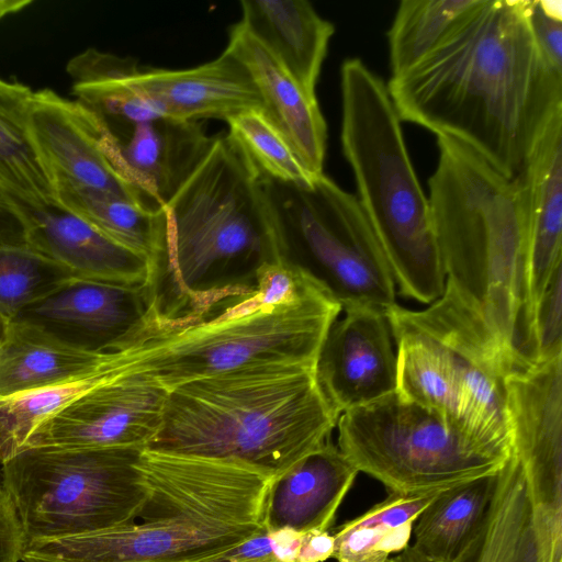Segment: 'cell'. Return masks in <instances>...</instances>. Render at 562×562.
<instances>
[{
  "mask_svg": "<svg viewBox=\"0 0 562 562\" xmlns=\"http://www.w3.org/2000/svg\"><path fill=\"white\" fill-rule=\"evenodd\" d=\"M302 532L269 531L263 526L251 537L209 562H296Z\"/></svg>",
  "mask_w": 562,
  "mask_h": 562,
  "instance_id": "obj_34",
  "label": "cell"
},
{
  "mask_svg": "<svg viewBox=\"0 0 562 562\" xmlns=\"http://www.w3.org/2000/svg\"><path fill=\"white\" fill-rule=\"evenodd\" d=\"M496 476L442 491L417 518L412 549L430 562H460L484 526Z\"/></svg>",
  "mask_w": 562,
  "mask_h": 562,
  "instance_id": "obj_24",
  "label": "cell"
},
{
  "mask_svg": "<svg viewBox=\"0 0 562 562\" xmlns=\"http://www.w3.org/2000/svg\"><path fill=\"white\" fill-rule=\"evenodd\" d=\"M226 123V136L260 180L303 186L315 177L262 109L245 111Z\"/></svg>",
  "mask_w": 562,
  "mask_h": 562,
  "instance_id": "obj_31",
  "label": "cell"
},
{
  "mask_svg": "<svg viewBox=\"0 0 562 562\" xmlns=\"http://www.w3.org/2000/svg\"><path fill=\"white\" fill-rule=\"evenodd\" d=\"M166 394L159 387L137 381L105 383L40 420L21 452L146 448L159 428Z\"/></svg>",
  "mask_w": 562,
  "mask_h": 562,
  "instance_id": "obj_13",
  "label": "cell"
},
{
  "mask_svg": "<svg viewBox=\"0 0 562 562\" xmlns=\"http://www.w3.org/2000/svg\"><path fill=\"white\" fill-rule=\"evenodd\" d=\"M442 491L389 492L383 501L339 526L333 535L331 558L337 562H390L392 554L411 544L417 518Z\"/></svg>",
  "mask_w": 562,
  "mask_h": 562,
  "instance_id": "obj_26",
  "label": "cell"
},
{
  "mask_svg": "<svg viewBox=\"0 0 562 562\" xmlns=\"http://www.w3.org/2000/svg\"><path fill=\"white\" fill-rule=\"evenodd\" d=\"M337 427L340 451L390 492L446 490L496 475L510 459L397 391L342 413Z\"/></svg>",
  "mask_w": 562,
  "mask_h": 562,
  "instance_id": "obj_11",
  "label": "cell"
},
{
  "mask_svg": "<svg viewBox=\"0 0 562 562\" xmlns=\"http://www.w3.org/2000/svg\"><path fill=\"white\" fill-rule=\"evenodd\" d=\"M338 418L315 366H247L167 392L146 449L237 461L274 477L328 441Z\"/></svg>",
  "mask_w": 562,
  "mask_h": 562,
  "instance_id": "obj_4",
  "label": "cell"
},
{
  "mask_svg": "<svg viewBox=\"0 0 562 562\" xmlns=\"http://www.w3.org/2000/svg\"><path fill=\"white\" fill-rule=\"evenodd\" d=\"M340 140L353 173L356 198L400 293L430 304L442 294L447 277L428 196L387 86L360 58H348L340 68Z\"/></svg>",
  "mask_w": 562,
  "mask_h": 562,
  "instance_id": "obj_7",
  "label": "cell"
},
{
  "mask_svg": "<svg viewBox=\"0 0 562 562\" xmlns=\"http://www.w3.org/2000/svg\"><path fill=\"white\" fill-rule=\"evenodd\" d=\"M144 448L31 449L1 464L26 541L133 524L148 494Z\"/></svg>",
  "mask_w": 562,
  "mask_h": 562,
  "instance_id": "obj_9",
  "label": "cell"
},
{
  "mask_svg": "<svg viewBox=\"0 0 562 562\" xmlns=\"http://www.w3.org/2000/svg\"><path fill=\"white\" fill-rule=\"evenodd\" d=\"M506 405L531 526L562 529V356L538 363L515 361L506 376Z\"/></svg>",
  "mask_w": 562,
  "mask_h": 562,
  "instance_id": "obj_12",
  "label": "cell"
},
{
  "mask_svg": "<svg viewBox=\"0 0 562 562\" xmlns=\"http://www.w3.org/2000/svg\"><path fill=\"white\" fill-rule=\"evenodd\" d=\"M559 356H562V267L555 271L535 311L525 363L544 362Z\"/></svg>",
  "mask_w": 562,
  "mask_h": 562,
  "instance_id": "obj_33",
  "label": "cell"
},
{
  "mask_svg": "<svg viewBox=\"0 0 562 562\" xmlns=\"http://www.w3.org/2000/svg\"><path fill=\"white\" fill-rule=\"evenodd\" d=\"M46 265L27 247L0 246V321L4 325L26 305L42 301L40 267Z\"/></svg>",
  "mask_w": 562,
  "mask_h": 562,
  "instance_id": "obj_32",
  "label": "cell"
},
{
  "mask_svg": "<svg viewBox=\"0 0 562 562\" xmlns=\"http://www.w3.org/2000/svg\"><path fill=\"white\" fill-rule=\"evenodd\" d=\"M358 473L329 439L270 480L262 526L269 531H328Z\"/></svg>",
  "mask_w": 562,
  "mask_h": 562,
  "instance_id": "obj_20",
  "label": "cell"
},
{
  "mask_svg": "<svg viewBox=\"0 0 562 562\" xmlns=\"http://www.w3.org/2000/svg\"><path fill=\"white\" fill-rule=\"evenodd\" d=\"M396 346L397 389L493 454L509 459L506 376L515 362L480 313L446 280L422 311L385 312Z\"/></svg>",
  "mask_w": 562,
  "mask_h": 562,
  "instance_id": "obj_8",
  "label": "cell"
},
{
  "mask_svg": "<svg viewBox=\"0 0 562 562\" xmlns=\"http://www.w3.org/2000/svg\"><path fill=\"white\" fill-rule=\"evenodd\" d=\"M554 2L529 0V21L546 59L562 72V13Z\"/></svg>",
  "mask_w": 562,
  "mask_h": 562,
  "instance_id": "obj_35",
  "label": "cell"
},
{
  "mask_svg": "<svg viewBox=\"0 0 562 562\" xmlns=\"http://www.w3.org/2000/svg\"><path fill=\"white\" fill-rule=\"evenodd\" d=\"M26 225V246L64 273L58 290L75 282L150 288L153 271L142 256L111 240L58 202L31 203L12 196Z\"/></svg>",
  "mask_w": 562,
  "mask_h": 562,
  "instance_id": "obj_14",
  "label": "cell"
},
{
  "mask_svg": "<svg viewBox=\"0 0 562 562\" xmlns=\"http://www.w3.org/2000/svg\"><path fill=\"white\" fill-rule=\"evenodd\" d=\"M515 180L526 214L516 338L527 345L537 305L562 267V112L551 120Z\"/></svg>",
  "mask_w": 562,
  "mask_h": 562,
  "instance_id": "obj_15",
  "label": "cell"
},
{
  "mask_svg": "<svg viewBox=\"0 0 562 562\" xmlns=\"http://www.w3.org/2000/svg\"><path fill=\"white\" fill-rule=\"evenodd\" d=\"M32 0H0V21L10 14L22 11Z\"/></svg>",
  "mask_w": 562,
  "mask_h": 562,
  "instance_id": "obj_39",
  "label": "cell"
},
{
  "mask_svg": "<svg viewBox=\"0 0 562 562\" xmlns=\"http://www.w3.org/2000/svg\"><path fill=\"white\" fill-rule=\"evenodd\" d=\"M238 22L313 98L335 33L305 0H241Z\"/></svg>",
  "mask_w": 562,
  "mask_h": 562,
  "instance_id": "obj_22",
  "label": "cell"
},
{
  "mask_svg": "<svg viewBox=\"0 0 562 562\" xmlns=\"http://www.w3.org/2000/svg\"><path fill=\"white\" fill-rule=\"evenodd\" d=\"M29 124L53 187L61 181L153 205L117 171L99 122L77 101L50 89L35 91L29 104Z\"/></svg>",
  "mask_w": 562,
  "mask_h": 562,
  "instance_id": "obj_17",
  "label": "cell"
},
{
  "mask_svg": "<svg viewBox=\"0 0 562 562\" xmlns=\"http://www.w3.org/2000/svg\"><path fill=\"white\" fill-rule=\"evenodd\" d=\"M99 124L106 153L117 171L159 207L189 179L215 138L195 121L167 115L133 123Z\"/></svg>",
  "mask_w": 562,
  "mask_h": 562,
  "instance_id": "obj_18",
  "label": "cell"
},
{
  "mask_svg": "<svg viewBox=\"0 0 562 562\" xmlns=\"http://www.w3.org/2000/svg\"><path fill=\"white\" fill-rule=\"evenodd\" d=\"M148 286L75 282L40 301L35 312L103 337L104 345L136 326L150 308Z\"/></svg>",
  "mask_w": 562,
  "mask_h": 562,
  "instance_id": "obj_27",
  "label": "cell"
},
{
  "mask_svg": "<svg viewBox=\"0 0 562 562\" xmlns=\"http://www.w3.org/2000/svg\"><path fill=\"white\" fill-rule=\"evenodd\" d=\"M165 245L154 269L153 310L168 321L202 316L251 293L262 267L285 259L261 182L225 136L162 206Z\"/></svg>",
  "mask_w": 562,
  "mask_h": 562,
  "instance_id": "obj_2",
  "label": "cell"
},
{
  "mask_svg": "<svg viewBox=\"0 0 562 562\" xmlns=\"http://www.w3.org/2000/svg\"><path fill=\"white\" fill-rule=\"evenodd\" d=\"M131 88L162 114L184 120L227 121L262 109L260 95L245 66L228 50L186 69L139 68L126 78Z\"/></svg>",
  "mask_w": 562,
  "mask_h": 562,
  "instance_id": "obj_19",
  "label": "cell"
},
{
  "mask_svg": "<svg viewBox=\"0 0 562 562\" xmlns=\"http://www.w3.org/2000/svg\"><path fill=\"white\" fill-rule=\"evenodd\" d=\"M257 292L183 324L162 323L149 308L131 330L99 348L111 380L137 381L169 392L247 366H315L341 312L338 302L315 279L299 296L272 307Z\"/></svg>",
  "mask_w": 562,
  "mask_h": 562,
  "instance_id": "obj_5",
  "label": "cell"
},
{
  "mask_svg": "<svg viewBox=\"0 0 562 562\" xmlns=\"http://www.w3.org/2000/svg\"><path fill=\"white\" fill-rule=\"evenodd\" d=\"M1 330H2V324H1V321H0V335H1Z\"/></svg>",
  "mask_w": 562,
  "mask_h": 562,
  "instance_id": "obj_40",
  "label": "cell"
},
{
  "mask_svg": "<svg viewBox=\"0 0 562 562\" xmlns=\"http://www.w3.org/2000/svg\"><path fill=\"white\" fill-rule=\"evenodd\" d=\"M228 35L226 49L247 69L266 115L307 170L314 176L323 173L327 125L317 98L310 97L239 23L231 27Z\"/></svg>",
  "mask_w": 562,
  "mask_h": 562,
  "instance_id": "obj_21",
  "label": "cell"
},
{
  "mask_svg": "<svg viewBox=\"0 0 562 562\" xmlns=\"http://www.w3.org/2000/svg\"><path fill=\"white\" fill-rule=\"evenodd\" d=\"M333 535L329 531L302 532L296 562H324L331 558Z\"/></svg>",
  "mask_w": 562,
  "mask_h": 562,
  "instance_id": "obj_38",
  "label": "cell"
},
{
  "mask_svg": "<svg viewBox=\"0 0 562 562\" xmlns=\"http://www.w3.org/2000/svg\"><path fill=\"white\" fill-rule=\"evenodd\" d=\"M25 542L15 509L0 488V562H20Z\"/></svg>",
  "mask_w": 562,
  "mask_h": 562,
  "instance_id": "obj_36",
  "label": "cell"
},
{
  "mask_svg": "<svg viewBox=\"0 0 562 562\" xmlns=\"http://www.w3.org/2000/svg\"><path fill=\"white\" fill-rule=\"evenodd\" d=\"M460 562H538L525 480L514 454L497 473L484 526Z\"/></svg>",
  "mask_w": 562,
  "mask_h": 562,
  "instance_id": "obj_29",
  "label": "cell"
},
{
  "mask_svg": "<svg viewBox=\"0 0 562 562\" xmlns=\"http://www.w3.org/2000/svg\"><path fill=\"white\" fill-rule=\"evenodd\" d=\"M385 313L345 311L321 346L315 374L339 416L375 402L397 389L396 352Z\"/></svg>",
  "mask_w": 562,
  "mask_h": 562,
  "instance_id": "obj_16",
  "label": "cell"
},
{
  "mask_svg": "<svg viewBox=\"0 0 562 562\" xmlns=\"http://www.w3.org/2000/svg\"><path fill=\"white\" fill-rule=\"evenodd\" d=\"M386 86L401 121L465 144L508 179L562 112V72L535 40L529 0H481L441 46Z\"/></svg>",
  "mask_w": 562,
  "mask_h": 562,
  "instance_id": "obj_1",
  "label": "cell"
},
{
  "mask_svg": "<svg viewBox=\"0 0 562 562\" xmlns=\"http://www.w3.org/2000/svg\"><path fill=\"white\" fill-rule=\"evenodd\" d=\"M54 193L56 202L65 209L145 258L154 273L165 245L164 207L61 181L54 183Z\"/></svg>",
  "mask_w": 562,
  "mask_h": 562,
  "instance_id": "obj_25",
  "label": "cell"
},
{
  "mask_svg": "<svg viewBox=\"0 0 562 562\" xmlns=\"http://www.w3.org/2000/svg\"><path fill=\"white\" fill-rule=\"evenodd\" d=\"M437 147L428 201L447 281L514 355L526 249L519 186L454 138L437 136Z\"/></svg>",
  "mask_w": 562,
  "mask_h": 562,
  "instance_id": "obj_6",
  "label": "cell"
},
{
  "mask_svg": "<svg viewBox=\"0 0 562 562\" xmlns=\"http://www.w3.org/2000/svg\"><path fill=\"white\" fill-rule=\"evenodd\" d=\"M148 494L131 525L27 540L20 562H209L262 527L272 477L247 464L143 450Z\"/></svg>",
  "mask_w": 562,
  "mask_h": 562,
  "instance_id": "obj_3",
  "label": "cell"
},
{
  "mask_svg": "<svg viewBox=\"0 0 562 562\" xmlns=\"http://www.w3.org/2000/svg\"><path fill=\"white\" fill-rule=\"evenodd\" d=\"M0 246L27 247L23 215L0 184Z\"/></svg>",
  "mask_w": 562,
  "mask_h": 562,
  "instance_id": "obj_37",
  "label": "cell"
},
{
  "mask_svg": "<svg viewBox=\"0 0 562 562\" xmlns=\"http://www.w3.org/2000/svg\"><path fill=\"white\" fill-rule=\"evenodd\" d=\"M99 355L98 348L70 342L18 317L2 325L0 335V398L72 375Z\"/></svg>",
  "mask_w": 562,
  "mask_h": 562,
  "instance_id": "obj_23",
  "label": "cell"
},
{
  "mask_svg": "<svg viewBox=\"0 0 562 562\" xmlns=\"http://www.w3.org/2000/svg\"><path fill=\"white\" fill-rule=\"evenodd\" d=\"M481 0H403L387 32L391 77L405 74L441 46Z\"/></svg>",
  "mask_w": 562,
  "mask_h": 562,
  "instance_id": "obj_30",
  "label": "cell"
},
{
  "mask_svg": "<svg viewBox=\"0 0 562 562\" xmlns=\"http://www.w3.org/2000/svg\"><path fill=\"white\" fill-rule=\"evenodd\" d=\"M32 94L23 83L0 79V184L12 196L42 204L56 200L30 130Z\"/></svg>",
  "mask_w": 562,
  "mask_h": 562,
  "instance_id": "obj_28",
  "label": "cell"
},
{
  "mask_svg": "<svg viewBox=\"0 0 562 562\" xmlns=\"http://www.w3.org/2000/svg\"><path fill=\"white\" fill-rule=\"evenodd\" d=\"M260 182L284 256L324 286L341 312L385 313L396 303L390 266L356 195L324 172L303 186Z\"/></svg>",
  "mask_w": 562,
  "mask_h": 562,
  "instance_id": "obj_10",
  "label": "cell"
}]
</instances>
